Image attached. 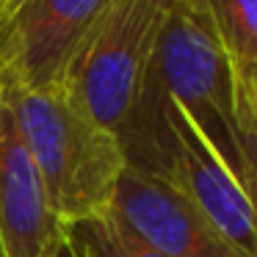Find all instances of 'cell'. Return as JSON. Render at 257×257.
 <instances>
[{
  "label": "cell",
  "mask_w": 257,
  "mask_h": 257,
  "mask_svg": "<svg viewBox=\"0 0 257 257\" xmlns=\"http://www.w3.org/2000/svg\"><path fill=\"white\" fill-rule=\"evenodd\" d=\"M235 67L257 64V0H202Z\"/></svg>",
  "instance_id": "ba28073f"
},
{
  "label": "cell",
  "mask_w": 257,
  "mask_h": 257,
  "mask_svg": "<svg viewBox=\"0 0 257 257\" xmlns=\"http://www.w3.org/2000/svg\"><path fill=\"white\" fill-rule=\"evenodd\" d=\"M152 83L172 100L240 180L238 69L202 0H177L166 14Z\"/></svg>",
  "instance_id": "7a4b0ae2"
},
{
  "label": "cell",
  "mask_w": 257,
  "mask_h": 257,
  "mask_svg": "<svg viewBox=\"0 0 257 257\" xmlns=\"http://www.w3.org/2000/svg\"><path fill=\"white\" fill-rule=\"evenodd\" d=\"M67 235L12 116L0 105V257H47Z\"/></svg>",
  "instance_id": "52a82bcc"
},
{
  "label": "cell",
  "mask_w": 257,
  "mask_h": 257,
  "mask_svg": "<svg viewBox=\"0 0 257 257\" xmlns=\"http://www.w3.org/2000/svg\"><path fill=\"white\" fill-rule=\"evenodd\" d=\"M166 12L150 0H108L78 50L61 89L122 141L144 100Z\"/></svg>",
  "instance_id": "3957f363"
},
{
  "label": "cell",
  "mask_w": 257,
  "mask_h": 257,
  "mask_svg": "<svg viewBox=\"0 0 257 257\" xmlns=\"http://www.w3.org/2000/svg\"><path fill=\"white\" fill-rule=\"evenodd\" d=\"M150 3H152V6H158V9H161V12H172V6H174V3H177V0H150Z\"/></svg>",
  "instance_id": "5bb4252c"
},
{
  "label": "cell",
  "mask_w": 257,
  "mask_h": 257,
  "mask_svg": "<svg viewBox=\"0 0 257 257\" xmlns=\"http://www.w3.org/2000/svg\"><path fill=\"white\" fill-rule=\"evenodd\" d=\"M163 116L169 130L163 180H169L243 257H257L254 210L238 174L207 144V139L191 124V119L166 97H163Z\"/></svg>",
  "instance_id": "5b68a950"
},
{
  "label": "cell",
  "mask_w": 257,
  "mask_h": 257,
  "mask_svg": "<svg viewBox=\"0 0 257 257\" xmlns=\"http://www.w3.org/2000/svg\"><path fill=\"white\" fill-rule=\"evenodd\" d=\"M108 216L163 257H243L169 180L124 166Z\"/></svg>",
  "instance_id": "8992f818"
},
{
  "label": "cell",
  "mask_w": 257,
  "mask_h": 257,
  "mask_svg": "<svg viewBox=\"0 0 257 257\" xmlns=\"http://www.w3.org/2000/svg\"><path fill=\"white\" fill-rule=\"evenodd\" d=\"M20 3H23V0H0V17H6V14L12 12V9H17Z\"/></svg>",
  "instance_id": "4fadbf2b"
},
{
  "label": "cell",
  "mask_w": 257,
  "mask_h": 257,
  "mask_svg": "<svg viewBox=\"0 0 257 257\" xmlns=\"http://www.w3.org/2000/svg\"><path fill=\"white\" fill-rule=\"evenodd\" d=\"M47 257H86V254H83V249H80L78 238L72 235V229L67 227V235H64V240H61V243H58Z\"/></svg>",
  "instance_id": "7c38bea8"
},
{
  "label": "cell",
  "mask_w": 257,
  "mask_h": 257,
  "mask_svg": "<svg viewBox=\"0 0 257 257\" xmlns=\"http://www.w3.org/2000/svg\"><path fill=\"white\" fill-rule=\"evenodd\" d=\"M69 229L78 238L86 257H163L152 251L150 246H144L141 240H136L130 232H124L108 213L102 218L75 224Z\"/></svg>",
  "instance_id": "9c48e42d"
},
{
  "label": "cell",
  "mask_w": 257,
  "mask_h": 257,
  "mask_svg": "<svg viewBox=\"0 0 257 257\" xmlns=\"http://www.w3.org/2000/svg\"><path fill=\"white\" fill-rule=\"evenodd\" d=\"M238 69V83L243 91L246 102H249L251 113L257 116V64H246V67H235Z\"/></svg>",
  "instance_id": "8fae6325"
},
{
  "label": "cell",
  "mask_w": 257,
  "mask_h": 257,
  "mask_svg": "<svg viewBox=\"0 0 257 257\" xmlns=\"http://www.w3.org/2000/svg\"><path fill=\"white\" fill-rule=\"evenodd\" d=\"M108 0H23L0 17V91L61 86Z\"/></svg>",
  "instance_id": "277c9868"
},
{
  "label": "cell",
  "mask_w": 257,
  "mask_h": 257,
  "mask_svg": "<svg viewBox=\"0 0 257 257\" xmlns=\"http://www.w3.org/2000/svg\"><path fill=\"white\" fill-rule=\"evenodd\" d=\"M64 227L102 218L111 210L127 158L122 141L80 111L61 86L0 91Z\"/></svg>",
  "instance_id": "6da1fadb"
},
{
  "label": "cell",
  "mask_w": 257,
  "mask_h": 257,
  "mask_svg": "<svg viewBox=\"0 0 257 257\" xmlns=\"http://www.w3.org/2000/svg\"><path fill=\"white\" fill-rule=\"evenodd\" d=\"M238 141H240V185L246 188L257 221V116L251 113L238 83Z\"/></svg>",
  "instance_id": "30bf717a"
}]
</instances>
